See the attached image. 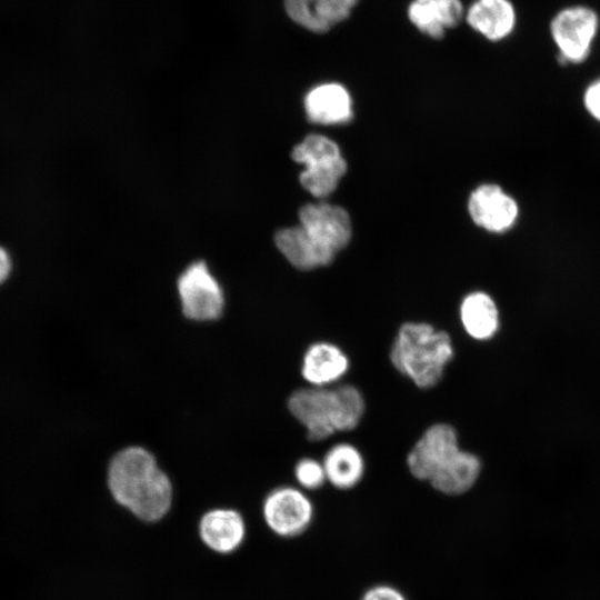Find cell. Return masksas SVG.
<instances>
[{
  "mask_svg": "<svg viewBox=\"0 0 600 600\" xmlns=\"http://www.w3.org/2000/svg\"><path fill=\"white\" fill-rule=\"evenodd\" d=\"M600 26L598 13L586 6H570L550 21V33L562 63H580L590 54Z\"/></svg>",
  "mask_w": 600,
  "mask_h": 600,
  "instance_id": "6",
  "label": "cell"
},
{
  "mask_svg": "<svg viewBox=\"0 0 600 600\" xmlns=\"http://www.w3.org/2000/svg\"><path fill=\"white\" fill-rule=\"evenodd\" d=\"M262 516L267 527L282 538H294L306 532L314 518L310 498L300 489L282 486L264 498Z\"/></svg>",
  "mask_w": 600,
  "mask_h": 600,
  "instance_id": "8",
  "label": "cell"
},
{
  "mask_svg": "<svg viewBox=\"0 0 600 600\" xmlns=\"http://www.w3.org/2000/svg\"><path fill=\"white\" fill-rule=\"evenodd\" d=\"M322 464L327 482L339 490H350L358 486L364 474V460L353 444L332 446L323 457Z\"/></svg>",
  "mask_w": 600,
  "mask_h": 600,
  "instance_id": "17",
  "label": "cell"
},
{
  "mask_svg": "<svg viewBox=\"0 0 600 600\" xmlns=\"http://www.w3.org/2000/svg\"><path fill=\"white\" fill-rule=\"evenodd\" d=\"M410 22L423 34L440 40L444 37L446 28L442 24L436 0H412L408 7Z\"/></svg>",
  "mask_w": 600,
  "mask_h": 600,
  "instance_id": "19",
  "label": "cell"
},
{
  "mask_svg": "<svg viewBox=\"0 0 600 600\" xmlns=\"http://www.w3.org/2000/svg\"><path fill=\"white\" fill-rule=\"evenodd\" d=\"M13 272L11 252L0 243V288L7 283Z\"/></svg>",
  "mask_w": 600,
  "mask_h": 600,
  "instance_id": "24",
  "label": "cell"
},
{
  "mask_svg": "<svg viewBox=\"0 0 600 600\" xmlns=\"http://www.w3.org/2000/svg\"><path fill=\"white\" fill-rule=\"evenodd\" d=\"M177 288L182 312L188 319L212 321L221 316L223 291L203 261L191 263L180 274Z\"/></svg>",
  "mask_w": 600,
  "mask_h": 600,
  "instance_id": "7",
  "label": "cell"
},
{
  "mask_svg": "<svg viewBox=\"0 0 600 600\" xmlns=\"http://www.w3.org/2000/svg\"><path fill=\"white\" fill-rule=\"evenodd\" d=\"M288 408L306 428L308 438L320 441L336 432L357 428L366 402L361 392L351 384L307 387L290 396Z\"/></svg>",
  "mask_w": 600,
  "mask_h": 600,
  "instance_id": "3",
  "label": "cell"
},
{
  "mask_svg": "<svg viewBox=\"0 0 600 600\" xmlns=\"http://www.w3.org/2000/svg\"><path fill=\"white\" fill-rule=\"evenodd\" d=\"M407 466L416 479L447 496L469 491L481 470L479 458L460 448L457 431L448 423H434L422 433L407 456Z\"/></svg>",
  "mask_w": 600,
  "mask_h": 600,
  "instance_id": "2",
  "label": "cell"
},
{
  "mask_svg": "<svg viewBox=\"0 0 600 600\" xmlns=\"http://www.w3.org/2000/svg\"><path fill=\"white\" fill-rule=\"evenodd\" d=\"M359 600H409L397 587L389 583H377L361 594Z\"/></svg>",
  "mask_w": 600,
  "mask_h": 600,
  "instance_id": "22",
  "label": "cell"
},
{
  "mask_svg": "<svg viewBox=\"0 0 600 600\" xmlns=\"http://www.w3.org/2000/svg\"><path fill=\"white\" fill-rule=\"evenodd\" d=\"M349 370V359L338 346L327 341L308 347L302 358L301 374L311 387H330Z\"/></svg>",
  "mask_w": 600,
  "mask_h": 600,
  "instance_id": "13",
  "label": "cell"
},
{
  "mask_svg": "<svg viewBox=\"0 0 600 600\" xmlns=\"http://www.w3.org/2000/svg\"><path fill=\"white\" fill-rule=\"evenodd\" d=\"M107 482L113 499L143 521H158L171 508V481L142 447L119 451L108 467Z\"/></svg>",
  "mask_w": 600,
  "mask_h": 600,
  "instance_id": "1",
  "label": "cell"
},
{
  "mask_svg": "<svg viewBox=\"0 0 600 600\" xmlns=\"http://www.w3.org/2000/svg\"><path fill=\"white\" fill-rule=\"evenodd\" d=\"M459 317L464 331L476 340H488L499 327V313L492 298L484 292L466 296L460 304Z\"/></svg>",
  "mask_w": 600,
  "mask_h": 600,
  "instance_id": "18",
  "label": "cell"
},
{
  "mask_svg": "<svg viewBox=\"0 0 600 600\" xmlns=\"http://www.w3.org/2000/svg\"><path fill=\"white\" fill-rule=\"evenodd\" d=\"M584 104L588 111L598 120H600V79L592 84L586 91Z\"/></svg>",
  "mask_w": 600,
  "mask_h": 600,
  "instance_id": "23",
  "label": "cell"
},
{
  "mask_svg": "<svg viewBox=\"0 0 600 600\" xmlns=\"http://www.w3.org/2000/svg\"><path fill=\"white\" fill-rule=\"evenodd\" d=\"M359 0H283L287 16L301 28L324 33L347 20Z\"/></svg>",
  "mask_w": 600,
  "mask_h": 600,
  "instance_id": "10",
  "label": "cell"
},
{
  "mask_svg": "<svg viewBox=\"0 0 600 600\" xmlns=\"http://www.w3.org/2000/svg\"><path fill=\"white\" fill-rule=\"evenodd\" d=\"M450 336L426 322L403 323L390 349L393 367L417 387L429 389L443 377L453 358Z\"/></svg>",
  "mask_w": 600,
  "mask_h": 600,
  "instance_id": "4",
  "label": "cell"
},
{
  "mask_svg": "<svg viewBox=\"0 0 600 600\" xmlns=\"http://www.w3.org/2000/svg\"><path fill=\"white\" fill-rule=\"evenodd\" d=\"M294 478L306 490H317L327 482L322 462L312 458H302L297 462Z\"/></svg>",
  "mask_w": 600,
  "mask_h": 600,
  "instance_id": "20",
  "label": "cell"
},
{
  "mask_svg": "<svg viewBox=\"0 0 600 600\" xmlns=\"http://www.w3.org/2000/svg\"><path fill=\"white\" fill-rule=\"evenodd\" d=\"M274 242L287 260L301 270L327 266L336 254L333 250L316 240L301 226L278 231Z\"/></svg>",
  "mask_w": 600,
  "mask_h": 600,
  "instance_id": "14",
  "label": "cell"
},
{
  "mask_svg": "<svg viewBox=\"0 0 600 600\" xmlns=\"http://www.w3.org/2000/svg\"><path fill=\"white\" fill-rule=\"evenodd\" d=\"M292 159L304 164L300 174L303 188L317 198L330 194L346 173L347 163L338 146L327 137L310 134L294 147Z\"/></svg>",
  "mask_w": 600,
  "mask_h": 600,
  "instance_id": "5",
  "label": "cell"
},
{
  "mask_svg": "<svg viewBox=\"0 0 600 600\" xmlns=\"http://www.w3.org/2000/svg\"><path fill=\"white\" fill-rule=\"evenodd\" d=\"M466 20L488 40L500 41L514 30L517 14L510 0H476L468 8Z\"/></svg>",
  "mask_w": 600,
  "mask_h": 600,
  "instance_id": "15",
  "label": "cell"
},
{
  "mask_svg": "<svg viewBox=\"0 0 600 600\" xmlns=\"http://www.w3.org/2000/svg\"><path fill=\"white\" fill-rule=\"evenodd\" d=\"M443 27H457L463 18L464 9L461 0H436Z\"/></svg>",
  "mask_w": 600,
  "mask_h": 600,
  "instance_id": "21",
  "label": "cell"
},
{
  "mask_svg": "<svg viewBox=\"0 0 600 600\" xmlns=\"http://www.w3.org/2000/svg\"><path fill=\"white\" fill-rule=\"evenodd\" d=\"M468 207L474 223L492 232L508 230L518 217L516 201L496 184L477 188L470 196Z\"/></svg>",
  "mask_w": 600,
  "mask_h": 600,
  "instance_id": "11",
  "label": "cell"
},
{
  "mask_svg": "<svg viewBox=\"0 0 600 600\" xmlns=\"http://www.w3.org/2000/svg\"><path fill=\"white\" fill-rule=\"evenodd\" d=\"M308 118L312 122L333 124L351 118V99L338 83H324L310 90L304 100Z\"/></svg>",
  "mask_w": 600,
  "mask_h": 600,
  "instance_id": "16",
  "label": "cell"
},
{
  "mask_svg": "<svg viewBox=\"0 0 600 600\" xmlns=\"http://www.w3.org/2000/svg\"><path fill=\"white\" fill-rule=\"evenodd\" d=\"M300 226L316 240L334 252L346 247L351 237L348 212L329 203L306 204L299 211Z\"/></svg>",
  "mask_w": 600,
  "mask_h": 600,
  "instance_id": "9",
  "label": "cell"
},
{
  "mask_svg": "<svg viewBox=\"0 0 600 600\" xmlns=\"http://www.w3.org/2000/svg\"><path fill=\"white\" fill-rule=\"evenodd\" d=\"M199 536L210 550L222 554L231 553L244 540L246 523L237 510L212 509L201 517Z\"/></svg>",
  "mask_w": 600,
  "mask_h": 600,
  "instance_id": "12",
  "label": "cell"
}]
</instances>
